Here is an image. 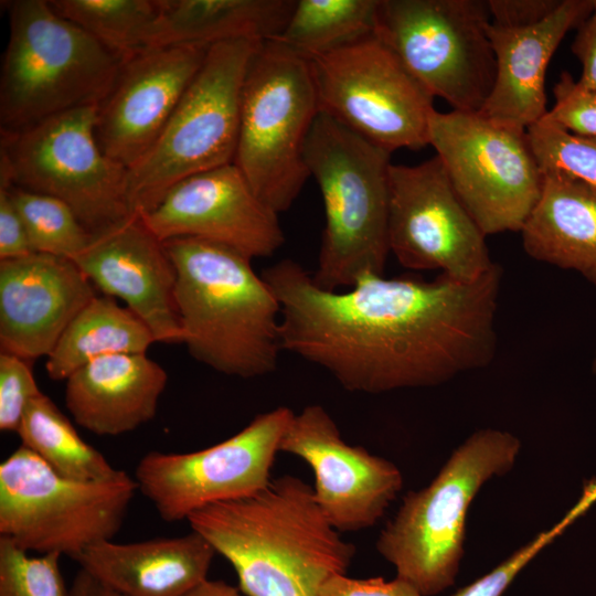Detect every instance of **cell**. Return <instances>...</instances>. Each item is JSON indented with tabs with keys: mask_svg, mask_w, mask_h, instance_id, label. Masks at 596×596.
<instances>
[{
	"mask_svg": "<svg viewBox=\"0 0 596 596\" xmlns=\"http://www.w3.org/2000/svg\"><path fill=\"white\" fill-rule=\"evenodd\" d=\"M262 276L280 305L281 349L324 369L348 391L436 386L486 368L496 355L498 264L470 281L366 275L342 291L317 286L288 258Z\"/></svg>",
	"mask_w": 596,
	"mask_h": 596,
	"instance_id": "obj_1",
	"label": "cell"
},
{
	"mask_svg": "<svg viewBox=\"0 0 596 596\" xmlns=\"http://www.w3.org/2000/svg\"><path fill=\"white\" fill-rule=\"evenodd\" d=\"M187 521L231 563L247 596H319L355 554L323 514L313 488L291 475L251 496L198 509Z\"/></svg>",
	"mask_w": 596,
	"mask_h": 596,
	"instance_id": "obj_2",
	"label": "cell"
},
{
	"mask_svg": "<svg viewBox=\"0 0 596 596\" xmlns=\"http://www.w3.org/2000/svg\"><path fill=\"white\" fill-rule=\"evenodd\" d=\"M163 244L175 268L174 301L189 353L226 375L272 373L283 351L280 305L252 258L193 237Z\"/></svg>",
	"mask_w": 596,
	"mask_h": 596,
	"instance_id": "obj_3",
	"label": "cell"
},
{
	"mask_svg": "<svg viewBox=\"0 0 596 596\" xmlns=\"http://www.w3.org/2000/svg\"><path fill=\"white\" fill-rule=\"evenodd\" d=\"M305 158L319 185L326 219L313 281L339 290L366 275L383 276L391 253V152L320 113Z\"/></svg>",
	"mask_w": 596,
	"mask_h": 596,
	"instance_id": "obj_4",
	"label": "cell"
},
{
	"mask_svg": "<svg viewBox=\"0 0 596 596\" xmlns=\"http://www.w3.org/2000/svg\"><path fill=\"white\" fill-rule=\"evenodd\" d=\"M520 451L515 435L479 429L450 454L426 487L407 492L376 541L377 552L394 566L396 577L423 596L454 585L470 504L489 480L513 468Z\"/></svg>",
	"mask_w": 596,
	"mask_h": 596,
	"instance_id": "obj_5",
	"label": "cell"
},
{
	"mask_svg": "<svg viewBox=\"0 0 596 596\" xmlns=\"http://www.w3.org/2000/svg\"><path fill=\"white\" fill-rule=\"evenodd\" d=\"M10 34L0 76L1 132L99 105L123 58L45 0L8 2Z\"/></svg>",
	"mask_w": 596,
	"mask_h": 596,
	"instance_id": "obj_6",
	"label": "cell"
},
{
	"mask_svg": "<svg viewBox=\"0 0 596 596\" xmlns=\"http://www.w3.org/2000/svg\"><path fill=\"white\" fill-rule=\"evenodd\" d=\"M262 43L231 40L210 45L160 136L128 169L132 213L152 210L180 181L234 162L243 85Z\"/></svg>",
	"mask_w": 596,
	"mask_h": 596,
	"instance_id": "obj_7",
	"label": "cell"
},
{
	"mask_svg": "<svg viewBox=\"0 0 596 596\" xmlns=\"http://www.w3.org/2000/svg\"><path fill=\"white\" fill-rule=\"evenodd\" d=\"M319 114L308 58L278 42L262 43L243 85L234 163L278 214L310 178L305 149Z\"/></svg>",
	"mask_w": 596,
	"mask_h": 596,
	"instance_id": "obj_8",
	"label": "cell"
},
{
	"mask_svg": "<svg viewBox=\"0 0 596 596\" xmlns=\"http://www.w3.org/2000/svg\"><path fill=\"white\" fill-rule=\"evenodd\" d=\"M137 490L125 471L100 481L64 477L21 445L0 465V535L28 552L75 558L113 540Z\"/></svg>",
	"mask_w": 596,
	"mask_h": 596,
	"instance_id": "obj_9",
	"label": "cell"
},
{
	"mask_svg": "<svg viewBox=\"0 0 596 596\" xmlns=\"http://www.w3.org/2000/svg\"><path fill=\"white\" fill-rule=\"evenodd\" d=\"M98 105L74 108L14 132H1L0 185H14L67 203L99 233L131 214L128 169L96 137Z\"/></svg>",
	"mask_w": 596,
	"mask_h": 596,
	"instance_id": "obj_10",
	"label": "cell"
},
{
	"mask_svg": "<svg viewBox=\"0 0 596 596\" xmlns=\"http://www.w3.org/2000/svg\"><path fill=\"white\" fill-rule=\"evenodd\" d=\"M488 0H380L374 36L453 110L479 113L496 77Z\"/></svg>",
	"mask_w": 596,
	"mask_h": 596,
	"instance_id": "obj_11",
	"label": "cell"
},
{
	"mask_svg": "<svg viewBox=\"0 0 596 596\" xmlns=\"http://www.w3.org/2000/svg\"><path fill=\"white\" fill-rule=\"evenodd\" d=\"M428 139L486 236L521 231L544 179L526 130L497 125L479 113L435 110Z\"/></svg>",
	"mask_w": 596,
	"mask_h": 596,
	"instance_id": "obj_12",
	"label": "cell"
},
{
	"mask_svg": "<svg viewBox=\"0 0 596 596\" xmlns=\"http://www.w3.org/2000/svg\"><path fill=\"white\" fill-rule=\"evenodd\" d=\"M307 58L320 113L391 153L429 145L434 97L374 35Z\"/></svg>",
	"mask_w": 596,
	"mask_h": 596,
	"instance_id": "obj_13",
	"label": "cell"
},
{
	"mask_svg": "<svg viewBox=\"0 0 596 596\" xmlns=\"http://www.w3.org/2000/svg\"><path fill=\"white\" fill-rule=\"evenodd\" d=\"M294 414L286 406L260 413L235 435L198 451H150L135 469L138 490L166 522L251 496L272 481L274 460Z\"/></svg>",
	"mask_w": 596,
	"mask_h": 596,
	"instance_id": "obj_14",
	"label": "cell"
},
{
	"mask_svg": "<svg viewBox=\"0 0 596 596\" xmlns=\"http://www.w3.org/2000/svg\"><path fill=\"white\" fill-rule=\"evenodd\" d=\"M389 184L390 251L402 266L470 281L496 264L437 156L415 166L392 163Z\"/></svg>",
	"mask_w": 596,
	"mask_h": 596,
	"instance_id": "obj_15",
	"label": "cell"
},
{
	"mask_svg": "<svg viewBox=\"0 0 596 596\" xmlns=\"http://www.w3.org/2000/svg\"><path fill=\"white\" fill-rule=\"evenodd\" d=\"M279 451L310 466L316 500L339 532L373 526L403 487L396 465L361 446L347 444L333 418L318 404L294 414Z\"/></svg>",
	"mask_w": 596,
	"mask_h": 596,
	"instance_id": "obj_16",
	"label": "cell"
},
{
	"mask_svg": "<svg viewBox=\"0 0 596 596\" xmlns=\"http://www.w3.org/2000/svg\"><path fill=\"white\" fill-rule=\"evenodd\" d=\"M140 215L162 242L200 238L252 259L274 255L285 242L278 213L257 196L234 162L180 181Z\"/></svg>",
	"mask_w": 596,
	"mask_h": 596,
	"instance_id": "obj_17",
	"label": "cell"
},
{
	"mask_svg": "<svg viewBox=\"0 0 596 596\" xmlns=\"http://www.w3.org/2000/svg\"><path fill=\"white\" fill-rule=\"evenodd\" d=\"M210 46L183 44L145 49L124 58L96 115L103 151L127 169L151 148Z\"/></svg>",
	"mask_w": 596,
	"mask_h": 596,
	"instance_id": "obj_18",
	"label": "cell"
},
{
	"mask_svg": "<svg viewBox=\"0 0 596 596\" xmlns=\"http://www.w3.org/2000/svg\"><path fill=\"white\" fill-rule=\"evenodd\" d=\"M73 260L103 295L121 299L141 318L156 342L182 343L175 268L140 214L93 234Z\"/></svg>",
	"mask_w": 596,
	"mask_h": 596,
	"instance_id": "obj_19",
	"label": "cell"
},
{
	"mask_svg": "<svg viewBox=\"0 0 596 596\" xmlns=\"http://www.w3.org/2000/svg\"><path fill=\"white\" fill-rule=\"evenodd\" d=\"M94 285L66 257L33 252L0 260L1 352L31 361L49 356Z\"/></svg>",
	"mask_w": 596,
	"mask_h": 596,
	"instance_id": "obj_20",
	"label": "cell"
},
{
	"mask_svg": "<svg viewBox=\"0 0 596 596\" xmlns=\"http://www.w3.org/2000/svg\"><path fill=\"white\" fill-rule=\"evenodd\" d=\"M594 10V0H563L542 22L523 29L487 26L496 56L491 93L479 114L519 130L547 114L545 76L549 63L566 33Z\"/></svg>",
	"mask_w": 596,
	"mask_h": 596,
	"instance_id": "obj_21",
	"label": "cell"
},
{
	"mask_svg": "<svg viewBox=\"0 0 596 596\" xmlns=\"http://www.w3.org/2000/svg\"><path fill=\"white\" fill-rule=\"evenodd\" d=\"M65 381V405L75 423L117 436L155 417L168 375L146 353H120L97 358Z\"/></svg>",
	"mask_w": 596,
	"mask_h": 596,
	"instance_id": "obj_22",
	"label": "cell"
},
{
	"mask_svg": "<svg viewBox=\"0 0 596 596\" xmlns=\"http://www.w3.org/2000/svg\"><path fill=\"white\" fill-rule=\"evenodd\" d=\"M199 533L134 543L98 542L74 560L126 596H183L207 578L215 555Z\"/></svg>",
	"mask_w": 596,
	"mask_h": 596,
	"instance_id": "obj_23",
	"label": "cell"
},
{
	"mask_svg": "<svg viewBox=\"0 0 596 596\" xmlns=\"http://www.w3.org/2000/svg\"><path fill=\"white\" fill-rule=\"evenodd\" d=\"M543 172L541 195L520 231L523 248L596 286V187L564 170Z\"/></svg>",
	"mask_w": 596,
	"mask_h": 596,
	"instance_id": "obj_24",
	"label": "cell"
},
{
	"mask_svg": "<svg viewBox=\"0 0 596 596\" xmlns=\"http://www.w3.org/2000/svg\"><path fill=\"white\" fill-rule=\"evenodd\" d=\"M295 6V0H157V17L143 50L210 46L231 40L274 41Z\"/></svg>",
	"mask_w": 596,
	"mask_h": 596,
	"instance_id": "obj_25",
	"label": "cell"
},
{
	"mask_svg": "<svg viewBox=\"0 0 596 596\" xmlns=\"http://www.w3.org/2000/svg\"><path fill=\"white\" fill-rule=\"evenodd\" d=\"M153 342L151 330L131 309L113 297L95 296L67 326L45 369L52 380H66L97 358L146 353Z\"/></svg>",
	"mask_w": 596,
	"mask_h": 596,
	"instance_id": "obj_26",
	"label": "cell"
},
{
	"mask_svg": "<svg viewBox=\"0 0 596 596\" xmlns=\"http://www.w3.org/2000/svg\"><path fill=\"white\" fill-rule=\"evenodd\" d=\"M17 434L22 446L64 477L100 481L116 478L124 471L114 468L102 453L87 444L43 393L29 404Z\"/></svg>",
	"mask_w": 596,
	"mask_h": 596,
	"instance_id": "obj_27",
	"label": "cell"
},
{
	"mask_svg": "<svg viewBox=\"0 0 596 596\" xmlns=\"http://www.w3.org/2000/svg\"><path fill=\"white\" fill-rule=\"evenodd\" d=\"M380 0H298L274 40L309 57L374 35Z\"/></svg>",
	"mask_w": 596,
	"mask_h": 596,
	"instance_id": "obj_28",
	"label": "cell"
},
{
	"mask_svg": "<svg viewBox=\"0 0 596 596\" xmlns=\"http://www.w3.org/2000/svg\"><path fill=\"white\" fill-rule=\"evenodd\" d=\"M50 4L123 60L143 50L158 12L157 0H51Z\"/></svg>",
	"mask_w": 596,
	"mask_h": 596,
	"instance_id": "obj_29",
	"label": "cell"
},
{
	"mask_svg": "<svg viewBox=\"0 0 596 596\" xmlns=\"http://www.w3.org/2000/svg\"><path fill=\"white\" fill-rule=\"evenodd\" d=\"M9 191L33 252L73 259L89 244L93 234L64 201L14 185Z\"/></svg>",
	"mask_w": 596,
	"mask_h": 596,
	"instance_id": "obj_30",
	"label": "cell"
},
{
	"mask_svg": "<svg viewBox=\"0 0 596 596\" xmlns=\"http://www.w3.org/2000/svg\"><path fill=\"white\" fill-rule=\"evenodd\" d=\"M0 535V596H70L58 553L30 555Z\"/></svg>",
	"mask_w": 596,
	"mask_h": 596,
	"instance_id": "obj_31",
	"label": "cell"
},
{
	"mask_svg": "<svg viewBox=\"0 0 596 596\" xmlns=\"http://www.w3.org/2000/svg\"><path fill=\"white\" fill-rule=\"evenodd\" d=\"M526 135L542 169L564 170L596 187V136L572 134L546 117Z\"/></svg>",
	"mask_w": 596,
	"mask_h": 596,
	"instance_id": "obj_32",
	"label": "cell"
},
{
	"mask_svg": "<svg viewBox=\"0 0 596 596\" xmlns=\"http://www.w3.org/2000/svg\"><path fill=\"white\" fill-rule=\"evenodd\" d=\"M40 391L30 361L0 353V429L18 433L25 409Z\"/></svg>",
	"mask_w": 596,
	"mask_h": 596,
	"instance_id": "obj_33",
	"label": "cell"
},
{
	"mask_svg": "<svg viewBox=\"0 0 596 596\" xmlns=\"http://www.w3.org/2000/svg\"><path fill=\"white\" fill-rule=\"evenodd\" d=\"M554 105L545 117L565 130L596 136V89L584 86L564 71L553 87Z\"/></svg>",
	"mask_w": 596,
	"mask_h": 596,
	"instance_id": "obj_34",
	"label": "cell"
},
{
	"mask_svg": "<svg viewBox=\"0 0 596 596\" xmlns=\"http://www.w3.org/2000/svg\"><path fill=\"white\" fill-rule=\"evenodd\" d=\"M565 523L566 521H563L551 530L540 532L490 572L458 589L451 596H502L517 575L561 532Z\"/></svg>",
	"mask_w": 596,
	"mask_h": 596,
	"instance_id": "obj_35",
	"label": "cell"
},
{
	"mask_svg": "<svg viewBox=\"0 0 596 596\" xmlns=\"http://www.w3.org/2000/svg\"><path fill=\"white\" fill-rule=\"evenodd\" d=\"M319 596H423L413 585L395 577L352 578L345 574L331 576L321 587Z\"/></svg>",
	"mask_w": 596,
	"mask_h": 596,
	"instance_id": "obj_36",
	"label": "cell"
},
{
	"mask_svg": "<svg viewBox=\"0 0 596 596\" xmlns=\"http://www.w3.org/2000/svg\"><path fill=\"white\" fill-rule=\"evenodd\" d=\"M563 0H488L491 23L505 29L533 26L549 18Z\"/></svg>",
	"mask_w": 596,
	"mask_h": 596,
	"instance_id": "obj_37",
	"label": "cell"
},
{
	"mask_svg": "<svg viewBox=\"0 0 596 596\" xmlns=\"http://www.w3.org/2000/svg\"><path fill=\"white\" fill-rule=\"evenodd\" d=\"M33 253L25 225L11 198L9 185H0V260Z\"/></svg>",
	"mask_w": 596,
	"mask_h": 596,
	"instance_id": "obj_38",
	"label": "cell"
},
{
	"mask_svg": "<svg viewBox=\"0 0 596 596\" xmlns=\"http://www.w3.org/2000/svg\"><path fill=\"white\" fill-rule=\"evenodd\" d=\"M571 51L581 63L578 82L596 89V0L593 12L577 26Z\"/></svg>",
	"mask_w": 596,
	"mask_h": 596,
	"instance_id": "obj_39",
	"label": "cell"
},
{
	"mask_svg": "<svg viewBox=\"0 0 596 596\" xmlns=\"http://www.w3.org/2000/svg\"><path fill=\"white\" fill-rule=\"evenodd\" d=\"M70 596H126L109 587L92 574L81 568L72 583Z\"/></svg>",
	"mask_w": 596,
	"mask_h": 596,
	"instance_id": "obj_40",
	"label": "cell"
},
{
	"mask_svg": "<svg viewBox=\"0 0 596 596\" xmlns=\"http://www.w3.org/2000/svg\"><path fill=\"white\" fill-rule=\"evenodd\" d=\"M183 596H247L241 589L223 582L204 579Z\"/></svg>",
	"mask_w": 596,
	"mask_h": 596,
	"instance_id": "obj_41",
	"label": "cell"
},
{
	"mask_svg": "<svg viewBox=\"0 0 596 596\" xmlns=\"http://www.w3.org/2000/svg\"><path fill=\"white\" fill-rule=\"evenodd\" d=\"M593 370L596 373V353H595V358H594V362H593Z\"/></svg>",
	"mask_w": 596,
	"mask_h": 596,
	"instance_id": "obj_42",
	"label": "cell"
}]
</instances>
